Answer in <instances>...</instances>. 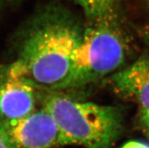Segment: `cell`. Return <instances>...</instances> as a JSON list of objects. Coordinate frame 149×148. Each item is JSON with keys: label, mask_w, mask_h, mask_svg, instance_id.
<instances>
[{"label": "cell", "mask_w": 149, "mask_h": 148, "mask_svg": "<svg viewBox=\"0 0 149 148\" xmlns=\"http://www.w3.org/2000/svg\"><path fill=\"white\" fill-rule=\"evenodd\" d=\"M82 35L70 15L56 8L47 10L30 30L12 64L36 88L62 89Z\"/></svg>", "instance_id": "obj_1"}, {"label": "cell", "mask_w": 149, "mask_h": 148, "mask_svg": "<svg viewBox=\"0 0 149 148\" xmlns=\"http://www.w3.org/2000/svg\"><path fill=\"white\" fill-rule=\"evenodd\" d=\"M43 107L55 119L61 131L62 145L110 148L122 129L120 111L111 106L52 94L45 100Z\"/></svg>", "instance_id": "obj_2"}, {"label": "cell", "mask_w": 149, "mask_h": 148, "mask_svg": "<svg viewBox=\"0 0 149 148\" xmlns=\"http://www.w3.org/2000/svg\"><path fill=\"white\" fill-rule=\"evenodd\" d=\"M127 55V42L117 19L91 23L74 50L62 89L83 86L112 75L122 68Z\"/></svg>", "instance_id": "obj_3"}, {"label": "cell", "mask_w": 149, "mask_h": 148, "mask_svg": "<svg viewBox=\"0 0 149 148\" xmlns=\"http://www.w3.org/2000/svg\"><path fill=\"white\" fill-rule=\"evenodd\" d=\"M0 133L8 148H54L62 145L58 126L44 107L21 119L0 121Z\"/></svg>", "instance_id": "obj_4"}, {"label": "cell", "mask_w": 149, "mask_h": 148, "mask_svg": "<svg viewBox=\"0 0 149 148\" xmlns=\"http://www.w3.org/2000/svg\"><path fill=\"white\" fill-rule=\"evenodd\" d=\"M36 87L11 63L0 70V121L17 120L36 110Z\"/></svg>", "instance_id": "obj_5"}, {"label": "cell", "mask_w": 149, "mask_h": 148, "mask_svg": "<svg viewBox=\"0 0 149 148\" xmlns=\"http://www.w3.org/2000/svg\"><path fill=\"white\" fill-rule=\"evenodd\" d=\"M110 83L121 98L136 103L139 110H149V56L140 57L112 74Z\"/></svg>", "instance_id": "obj_6"}, {"label": "cell", "mask_w": 149, "mask_h": 148, "mask_svg": "<svg viewBox=\"0 0 149 148\" xmlns=\"http://www.w3.org/2000/svg\"><path fill=\"white\" fill-rule=\"evenodd\" d=\"M91 23L117 19L120 0H75Z\"/></svg>", "instance_id": "obj_7"}, {"label": "cell", "mask_w": 149, "mask_h": 148, "mask_svg": "<svg viewBox=\"0 0 149 148\" xmlns=\"http://www.w3.org/2000/svg\"><path fill=\"white\" fill-rule=\"evenodd\" d=\"M139 120L144 132L149 131V110H139Z\"/></svg>", "instance_id": "obj_8"}, {"label": "cell", "mask_w": 149, "mask_h": 148, "mask_svg": "<svg viewBox=\"0 0 149 148\" xmlns=\"http://www.w3.org/2000/svg\"><path fill=\"white\" fill-rule=\"evenodd\" d=\"M120 148H149V145L139 141H130L124 144Z\"/></svg>", "instance_id": "obj_9"}, {"label": "cell", "mask_w": 149, "mask_h": 148, "mask_svg": "<svg viewBox=\"0 0 149 148\" xmlns=\"http://www.w3.org/2000/svg\"><path fill=\"white\" fill-rule=\"evenodd\" d=\"M144 36H145V39H146V41L149 45V26L146 28L145 31H144Z\"/></svg>", "instance_id": "obj_10"}, {"label": "cell", "mask_w": 149, "mask_h": 148, "mask_svg": "<svg viewBox=\"0 0 149 148\" xmlns=\"http://www.w3.org/2000/svg\"><path fill=\"white\" fill-rule=\"evenodd\" d=\"M0 148H8L1 133H0Z\"/></svg>", "instance_id": "obj_11"}, {"label": "cell", "mask_w": 149, "mask_h": 148, "mask_svg": "<svg viewBox=\"0 0 149 148\" xmlns=\"http://www.w3.org/2000/svg\"><path fill=\"white\" fill-rule=\"evenodd\" d=\"M142 2L146 4V6H147L148 8H149V0H142Z\"/></svg>", "instance_id": "obj_12"}, {"label": "cell", "mask_w": 149, "mask_h": 148, "mask_svg": "<svg viewBox=\"0 0 149 148\" xmlns=\"http://www.w3.org/2000/svg\"><path fill=\"white\" fill-rule=\"evenodd\" d=\"M145 133H146V135H147V137L149 138V131H146V132H145Z\"/></svg>", "instance_id": "obj_13"}]
</instances>
